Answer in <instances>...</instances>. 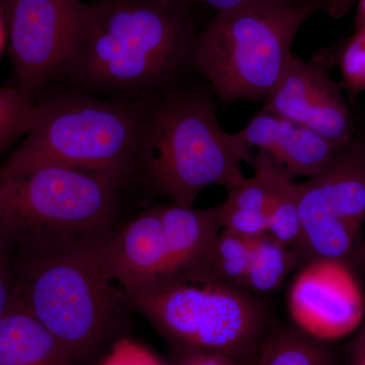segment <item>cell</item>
Masks as SVG:
<instances>
[{
	"mask_svg": "<svg viewBox=\"0 0 365 365\" xmlns=\"http://www.w3.org/2000/svg\"><path fill=\"white\" fill-rule=\"evenodd\" d=\"M58 81L114 100H151L196 71L200 26L173 0H97Z\"/></svg>",
	"mask_w": 365,
	"mask_h": 365,
	"instance_id": "1",
	"label": "cell"
},
{
	"mask_svg": "<svg viewBox=\"0 0 365 365\" xmlns=\"http://www.w3.org/2000/svg\"><path fill=\"white\" fill-rule=\"evenodd\" d=\"M113 228L49 235L11 249L16 302L73 361L90 356L109 339L131 309L103 264L106 237Z\"/></svg>",
	"mask_w": 365,
	"mask_h": 365,
	"instance_id": "2",
	"label": "cell"
},
{
	"mask_svg": "<svg viewBox=\"0 0 365 365\" xmlns=\"http://www.w3.org/2000/svg\"><path fill=\"white\" fill-rule=\"evenodd\" d=\"M211 90L186 83L151 98L144 113L136 174L170 203L193 207L209 187L230 191L255 155L237 133L220 125Z\"/></svg>",
	"mask_w": 365,
	"mask_h": 365,
	"instance_id": "3",
	"label": "cell"
},
{
	"mask_svg": "<svg viewBox=\"0 0 365 365\" xmlns=\"http://www.w3.org/2000/svg\"><path fill=\"white\" fill-rule=\"evenodd\" d=\"M148 101L105 100L76 88L52 91L36 103L32 128L0 167V174L57 165L127 182L136 174Z\"/></svg>",
	"mask_w": 365,
	"mask_h": 365,
	"instance_id": "4",
	"label": "cell"
},
{
	"mask_svg": "<svg viewBox=\"0 0 365 365\" xmlns=\"http://www.w3.org/2000/svg\"><path fill=\"white\" fill-rule=\"evenodd\" d=\"M353 0H311L297 6L216 14L201 29L195 69L223 103L265 101L292 56V44L312 16L339 18Z\"/></svg>",
	"mask_w": 365,
	"mask_h": 365,
	"instance_id": "5",
	"label": "cell"
},
{
	"mask_svg": "<svg viewBox=\"0 0 365 365\" xmlns=\"http://www.w3.org/2000/svg\"><path fill=\"white\" fill-rule=\"evenodd\" d=\"M222 230L218 206L146 209L106 237L105 272L125 295L165 283L216 284L213 255Z\"/></svg>",
	"mask_w": 365,
	"mask_h": 365,
	"instance_id": "6",
	"label": "cell"
},
{
	"mask_svg": "<svg viewBox=\"0 0 365 365\" xmlns=\"http://www.w3.org/2000/svg\"><path fill=\"white\" fill-rule=\"evenodd\" d=\"M126 182L64 165L0 174V237L11 249L54 235L115 227Z\"/></svg>",
	"mask_w": 365,
	"mask_h": 365,
	"instance_id": "7",
	"label": "cell"
},
{
	"mask_svg": "<svg viewBox=\"0 0 365 365\" xmlns=\"http://www.w3.org/2000/svg\"><path fill=\"white\" fill-rule=\"evenodd\" d=\"M125 297L165 337L192 352L232 356L253 344L263 327L260 306L242 288L172 282Z\"/></svg>",
	"mask_w": 365,
	"mask_h": 365,
	"instance_id": "8",
	"label": "cell"
},
{
	"mask_svg": "<svg viewBox=\"0 0 365 365\" xmlns=\"http://www.w3.org/2000/svg\"><path fill=\"white\" fill-rule=\"evenodd\" d=\"M302 261L344 262L365 220V129L334 150L323 168L297 182Z\"/></svg>",
	"mask_w": 365,
	"mask_h": 365,
	"instance_id": "9",
	"label": "cell"
},
{
	"mask_svg": "<svg viewBox=\"0 0 365 365\" xmlns=\"http://www.w3.org/2000/svg\"><path fill=\"white\" fill-rule=\"evenodd\" d=\"M19 91L35 101L76 52L88 6L81 0H2Z\"/></svg>",
	"mask_w": 365,
	"mask_h": 365,
	"instance_id": "10",
	"label": "cell"
},
{
	"mask_svg": "<svg viewBox=\"0 0 365 365\" xmlns=\"http://www.w3.org/2000/svg\"><path fill=\"white\" fill-rule=\"evenodd\" d=\"M330 67L325 53L311 61L292 54L262 109L311 129L338 148L349 143L357 129L342 85L329 76Z\"/></svg>",
	"mask_w": 365,
	"mask_h": 365,
	"instance_id": "11",
	"label": "cell"
},
{
	"mask_svg": "<svg viewBox=\"0 0 365 365\" xmlns=\"http://www.w3.org/2000/svg\"><path fill=\"white\" fill-rule=\"evenodd\" d=\"M288 304L295 323L321 340L349 335L365 311L359 282L344 262L337 260L307 263L295 278Z\"/></svg>",
	"mask_w": 365,
	"mask_h": 365,
	"instance_id": "12",
	"label": "cell"
},
{
	"mask_svg": "<svg viewBox=\"0 0 365 365\" xmlns=\"http://www.w3.org/2000/svg\"><path fill=\"white\" fill-rule=\"evenodd\" d=\"M237 133L252 150L266 153L294 179L314 176L335 150L311 129L264 109Z\"/></svg>",
	"mask_w": 365,
	"mask_h": 365,
	"instance_id": "13",
	"label": "cell"
},
{
	"mask_svg": "<svg viewBox=\"0 0 365 365\" xmlns=\"http://www.w3.org/2000/svg\"><path fill=\"white\" fill-rule=\"evenodd\" d=\"M54 336L16 302L0 319V365H73Z\"/></svg>",
	"mask_w": 365,
	"mask_h": 365,
	"instance_id": "14",
	"label": "cell"
},
{
	"mask_svg": "<svg viewBox=\"0 0 365 365\" xmlns=\"http://www.w3.org/2000/svg\"><path fill=\"white\" fill-rule=\"evenodd\" d=\"M299 263L297 254L273 235L266 232L255 237L245 288L259 294L272 292Z\"/></svg>",
	"mask_w": 365,
	"mask_h": 365,
	"instance_id": "15",
	"label": "cell"
},
{
	"mask_svg": "<svg viewBox=\"0 0 365 365\" xmlns=\"http://www.w3.org/2000/svg\"><path fill=\"white\" fill-rule=\"evenodd\" d=\"M266 217L268 234L292 249L302 262V230L297 182L283 168L276 180Z\"/></svg>",
	"mask_w": 365,
	"mask_h": 365,
	"instance_id": "16",
	"label": "cell"
},
{
	"mask_svg": "<svg viewBox=\"0 0 365 365\" xmlns=\"http://www.w3.org/2000/svg\"><path fill=\"white\" fill-rule=\"evenodd\" d=\"M254 239L242 237L222 228L218 235L213 255L216 284L245 288L251 263Z\"/></svg>",
	"mask_w": 365,
	"mask_h": 365,
	"instance_id": "17",
	"label": "cell"
},
{
	"mask_svg": "<svg viewBox=\"0 0 365 365\" xmlns=\"http://www.w3.org/2000/svg\"><path fill=\"white\" fill-rule=\"evenodd\" d=\"M36 102L18 88H0V151L32 128Z\"/></svg>",
	"mask_w": 365,
	"mask_h": 365,
	"instance_id": "18",
	"label": "cell"
},
{
	"mask_svg": "<svg viewBox=\"0 0 365 365\" xmlns=\"http://www.w3.org/2000/svg\"><path fill=\"white\" fill-rule=\"evenodd\" d=\"M258 365H328L323 353L297 334L281 333L266 343Z\"/></svg>",
	"mask_w": 365,
	"mask_h": 365,
	"instance_id": "19",
	"label": "cell"
},
{
	"mask_svg": "<svg viewBox=\"0 0 365 365\" xmlns=\"http://www.w3.org/2000/svg\"><path fill=\"white\" fill-rule=\"evenodd\" d=\"M328 54L331 62L339 66L343 88L350 97L356 98L365 91V29L355 31L354 35L340 46L336 54Z\"/></svg>",
	"mask_w": 365,
	"mask_h": 365,
	"instance_id": "20",
	"label": "cell"
},
{
	"mask_svg": "<svg viewBox=\"0 0 365 365\" xmlns=\"http://www.w3.org/2000/svg\"><path fill=\"white\" fill-rule=\"evenodd\" d=\"M185 6H203L215 9L216 14L245 9H275L297 6L311 0H173Z\"/></svg>",
	"mask_w": 365,
	"mask_h": 365,
	"instance_id": "21",
	"label": "cell"
},
{
	"mask_svg": "<svg viewBox=\"0 0 365 365\" xmlns=\"http://www.w3.org/2000/svg\"><path fill=\"white\" fill-rule=\"evenodd\" d=\"M16 302V279L11 247L0 237V319Z\"/></svg>",
	"mask_w": 365,
	"mask_h": 365,
	"instance_id": "22",
	"label": "cell"
},
{
	"mask_svg": "<svg viewBox=\"0 0 365 365\" xmlns=\"http://www.w3.org/2000/svg\"><path fill=\"white\" fill-rule=\"evenodd\" d=\"M101 365H163L160 360L131 343H120Z\"/></svg>",
	"mask_w": 365,
	"mask_h": 365,
	"instance_id": "23",
	"label": "cell"
},
{
	"mask_svg": "<svg viewBox=\"0 0 365 365\" xmlns=\"http://www.w3.org/2000/svg\"><path fill=\"white\" fill-rule=\"evenodd\" d=\"M178 365H237L227 355L215 352H191Z\"/></svg>",
	"mask_w": 365,
	"mask_h": 365,
	"instance_id": "24",
	"label": "cell"
},
{
	"mask_svg": "<svg viewBox=\"0 0 365 365\" xmlns=\"http://www.w3.org/2000/svg\"><path fill=\"white\" fill-rule=\"evenodd\" d=\"M365 29V0H357L356 20H355V31Z\"/></svg>",
	"mask_w": 365,
	"mask_h": 365,
	"instance_id": "25",
	"label": "cell"
},
{
	"mask_svg": "<svg viewBox=\"0 0 365 365\" xmlns=\"http://www.w3.org/2000/svg\"><path fill=\"white\" fill-rule=\"evenodd\" d=\"M4 37H6V19H4V9L0 4V50L4 45Z\"/></svg>",
	"mask_w": 365,
	"mask_h": 365,
	"instance_id": "26",
	"label": "cell"
},
{
	"mask_svg": "<svg viewBox=\"0 0 365 365\" xmlns=\"http://www.w3.org/2000/svg\"><path fill=\"white\" fill-rule=\"evenodd\" d=\"M361 346H362V356H365V328H364V332H362Z\"/></svg>",
	"mask_w": 365,
	"mask_h": 365,
	"instance_id": "27",
	"label": "cell"
},
{
	"mask_svg": "<svg viewBox=\"0 0 365 365\" xmlns=\"http://www.w3.org/2000/svg\"><path fill=\"white\" fill-rule=\"evenodd\" d=\"M360 257H361V260L364 261L365 264V242L361 250H360Z\"/></svg>",
	"mask_w": 365,
	"mask_h": 365,
	"instance_id": "28",
	"label": "cell"
},
{
	"mask_svg": "<svg viewBox=\"0 0 365 365\" xmlns=\"http://www.w3.org/2000/svg\"><path fill=\"white\" fill-rule=\"evenodd\" d=\"M359 365H365V356L361 357V360H360Z\"/></svg>",
	"mask_w": 365,
	"mask_h": 365,
	"instance_id": "29",
	"label": "cell"
},
{
	"mask_svg": "<svg viewBox=\"0 0 365 365\" xmlns=\"http://www.w3.org/2000/svg\"><path fill=\"white\" fill-rule=\"evenodd\" d=\"M1 1H2V0H0V4H1Z\"/></svg>",
	"mask_w": 365,
	"mask_h": 365,
	"instance_id": "30",
	"label": "cell"
}]
</instances>
